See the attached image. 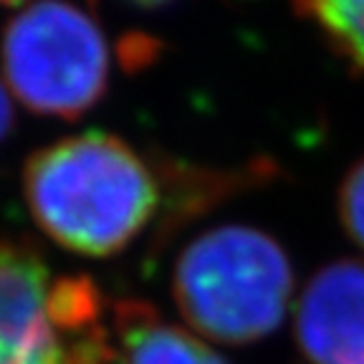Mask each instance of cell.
I'll use <instances>...</instances> for the list:
<instances>
[{"instance_id":"cell-1","label":"cell","mask_w":364,"mask_h":364,"mask_svg":"<svg viewBox=\"0 0 364 364\" xmlns=\"http://www.w3.org/2000/svg\"><path fill=\"white\" fill-rule=\"evenodd\" d=\"M159 182L129 142L94 129L36 149L23 167V198L36 225L61 248L107 258L154 220Z\"/></svg>"},{"instance_id":"cell-2","label":"cell","mask_w":364,"mask_h":364,"mask_svg":"<svg viewBox=\"0 0 364 364\" xmlns=\"http://www.w3.org/2000/svg\"><path fill=\"white\" fill-rule=\"evenodd\" d=\"M294 294V271L279 240L253 225H218L175 263L172 299L195 334L230 347L279 329Z\"/></svg>"},{"instance_id":"cell-3","label":"cell","mask_w":364,"mask_h":364,"mask_svg":"<svg viewBox=\"0 0 364 364\" xmlns=\"http://www.w3.org/2000/svg\"><path fill=\"white\" fill-rule=\"evenodd\" d=\"M0 63L13 97L41 117L74 122L109 89L112 56L94 13L74 0H31L3 28Z\"/></svg>"},{"instance_id":"cell-4","label":"cell","mask_w":364,"mask_h":364,"mask_svg":"<svg viewBox=\"0 0 364 364\" xmlns=\"http://www.w3.org/2000/svg\"><path fill=\"white\" fill-rule=\"evenodd\" d=\"M56 276L28 243L0 240V349L23 359L114 352L112 329L71 336L56 318Z\"/></svg>"},{"instance_id":"cell-5","label":"cell","mask_w":364,"mask_h":364,"mask_svg":"<svg viewBox=\"0 0 364 364\" xmlns=\"http://www.w3.org/2000/svg\"><path fill=\"white\" fill-rule=\"evenodd\" d=\"M301 364H364V261L318 268L294 316Z\"/></svg>"},{"instance_id":"cell-6","label":"cell","mask_w":364,"mask_h":364,"mask_svg":"<svg viewBox=\"0 0 364 364\" xmlns=\"http://www.w3.org/2000/svg\"><path fill=\"white\" fill-rule=\"evenodd\" d=\"M109 326L119 364H228L200 336L165 321L147 301L112 304Z\"/></svg>"},{"instance_id":"cell-7","label":"cell","mask_w":364,"mask_h":364,"mask_svg":"<svg viewBox=\"0 0 364 364\" xmlns=\"http://www.w3.org/2000/svg\"><path fill=\"white\" fill-rule=\"evenodd\" d=\"M294 8L354 71L364 74V0H294Z\"/></svg>"},{"instance_id":"cell-8","label":"cell","mask_w":364,"mask_h":364,"mask_svg":"<svg viewBox=\"0 0 364 364\" xmlns=\"http://www.w3.org/2000/svg\"><path fill=\"white\" fill-rule=\"evenodd\" d=\"M339 215L347 235L364 250V159H359L341 182Z\"/></svg>"},{"instance_id":"cell-9","label":"cell","mask_w":364,"mask_h":364,"mask_svg":"<svg viewBox=\"0 0 364 364\" xmlns=\"http://www.w3.org/2000/svg\"><path fill=\"white\" fill-rule=\"evenodd\" d=\"M112 362H117V354H109V352L71 354V357H56V359H23L0 349V364H112Z\"/></svg>"},{"instance_id":"cell-10","label":"cell","mask_w":364,"mask_h":364,"mask_svg":"<svg viewBox=\"0 0 364 364\" xmlns=\"http://www.w3.org/2000/svg\"><path fill=\"white\" fill-rule=\"evenodd\" d=\"M13 122H16V117H13L11 91H8V86L0 81V144L6 142V136L11 134Z\"/></svg>"},{"instance_id":"cell-11","label":"cell","mask_w":364,"mask_h":364,"mask_svg":"<svg viewBox=\"0 0 364 364\" xmlns=\"http://www.w3.org/2000/svg\"><path fill=\"white\" fill-rule=\"evenodd\" d=\"M132 8H136V11H162V8H170L175 0H127Z\"/></svg>"},{"instance_id":"cell-12","label":"cell","mask_w":364,"mask_h":364,"mask_svg":"<svg viewBox=\"0 0 364 364\" xmlns=\"http://www.w3.org/2000/svg\"><path fill=\"white\" fill-rule=\"evenodd\" d=\"M16 3H23V0H0V6H16Z\"/></svg>"}]
</instances>
